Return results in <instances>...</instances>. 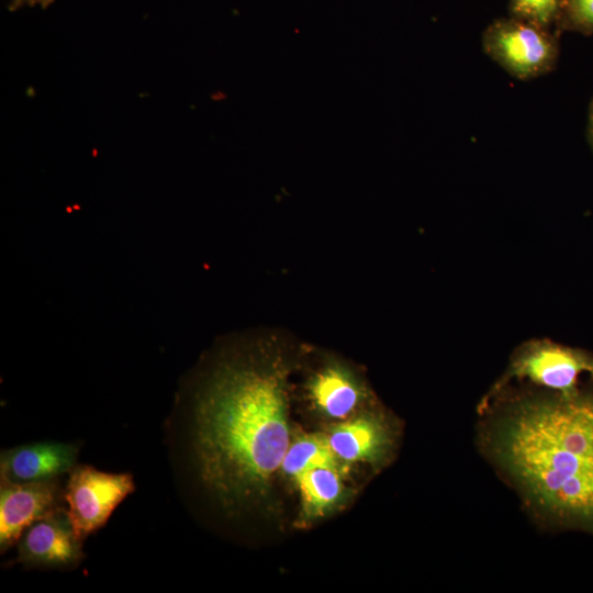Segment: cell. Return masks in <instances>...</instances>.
<instances>
[{
    "label": "cell",
    "instance_id": "5b68a950",
    "mask_svg": "<svg viewBox=\"0 0 593 593\" xmlns=\"http://www.w3.org/2000/svg\"><path fill=\"white\" fill-rule=\"evenodd\" d=\"M64 490L66 514L83 541L105 525L114 510L135 490L130 473H113L91 466H75Z\"/></svg>",
    "mask_w": 593,
    "mask_h": 593
},
{
    "label": "cell",
    "instance_id": "5bb4252c",
    "mask_svg": "<svg viewBox=\"0 0 593 593\" xmlns=\"http://www.w3.org/2000/svg\"><path fill=\"white\" fill-rule=\"evenodd\" d=\"M593 35V0H562L555 32Z\"/></svg>",
    "mask_w": 593,
    "mask_h": 593
},
{
    "label": "cell",
    "instance_id": "7a4b0ae2",
    "mask_svg": "<svg viewBox=\"0 0 593 593\" xmlns=\"http://www.w3.org/2000/svg\"><path fill=\"white\" fill-rule=\"evenodd\" d=\"M481 440L536 514L593 534V385L513 396Z\"/></svg>",
    "mask_w": 593,
    "mask_h": 593
},
{
    "label": "cell",
    "instance_id": "8992f818",
    "mask_svg": "<svg viewBox=\"0 0 593 593\" xmlns=\"http://www.w3.org/2000/svg\"><path fill=\"white\" fill-rule=\"evenodd\" d=\"M64 492L57 479L10 483L0 488V550L16 545L36 521L58 510Z\"/></svg>",
    "mask_w": 593,
    "mask_h": 593
},
{
    "label": "cell",
    "instance_id": "9a60e30c",
    "mask_svg": "<svg viewBox=\"0 0 593 593\" xmlns=\"http://www.w3.org/2000/svg\"><path fill=\"white\" fill-rule=\"evenodd\" d=\"M55 0H12L10 3V10L14 11L21 7L27 5H41L43 9L49 7Z\"/></svg>",
    "mask_w": 593,
    "mask_h": 593
},
{
    "label": "cell",
    "instance_id": "8fae6325",
    "mask_svg": "<svg viewBox=\"0 0 593 593\" xmlns=\"http://www.w3.org/2000/svg\"><path fill=\"white\" fill-rule=\"evenodd\" d=\"M305 511L322 514L338 502L343 493L338 470L331 468L309 469L296 477Z\"/></svg>",
    "mask_w": 593,
    "mask_h": 593
},
{
    "label": "cell",
    "instance_id": "ba28073f",
    "mask_svg": "<svg viewBox=\"0 0 593 593\" xmlns=\"http://www.w3.org/2000/svg\"><path fill=\"white\" fill-rule=\"evenodd\" d=\"M79 448L75 444L41 441L1 451V482L25 483L54 480L76 466Z\"/></svg>",
    "mask_w": 593,
    "mask_h": 593
},
{
    "label": "cell",
    "instance_id": "9c48e42d",
    "mask_svg": "<svg viewBox=\"0 0 593 593\" xmlns=\"http://www.w3.org/2000/svg\"><path fill=\"white\" fill-rule=\"evenodd\" d=\"M327 438L339 459L371 462L385 459L394 439L385 418L373 413L339 424Z\"/></svg>",
    "mask_w": 593,
    "mask_h": 593
},
{
    "label": "cell",
    "instance_id": "52a82bcc",
    "mask_svg": "<svg viewBox=\"0 0 593 593\" xmlns=\"http://www.w3.org/2000/svg\"><path fill=\"white\" fill-rule=\"evenodd\" d=\"M81 547L82 541L76 536L66 510L59 507L23 533L15 561L37 568L74 567L83 557Z\"/></svg>",
    "mask_w": 593,
    "mask_h": 593
},
{
    "label": "cell",
    "instance_id": "277c9868",
    "mask_svg": "<svg viewBox=\"0 0 593 593\" xmlns=\"http://www.w3.org/2000/svg\"><path fill=\"white\" fill-rule=\"evenodd\" d=\"M481 43L493 61L524 81L551 72L559 59L558 33L512 16L493 20Z\"/></svg>",
    "mask_w": 593,
    "mask_h": 593
},
{
    "label": "cell",
    "instance_id": "7c38bea8",
    "mask_svg": "<svg viewBox=\"0 0 593 593\" xmlns=\"http://www.w3.org/2000/svg\"><path fill=\"white\" fill-rule=\"evenodd\" d=\"M338 457L334 452L328 438L323 435L304 436L291 444L283 457L281 468L286 474L298 477L313 468H331L337 470Z\"/></svg>",
    "mask_w": 593,
    "mask_h": 593
},
{
    "label": "cell",
    "instance_id": "2e32d148",
    "mask_svg": "<svg viewBox=\"0 0 593 593\" xmlns=\"http://www.w3.org/2000/svg\"><path fill=\"white\" fill-rule=\"evenodd\" d=\"M586 136L590 147L593 152V98L591 99L588 112V126H586Z\"/></svg>",
    "mask_w": 593,
    "mask_h": 593
},
{
    "label": "cell",
    "instance_id": "3957f363",
    "mask_svg": "<svg viewBox=\"0 0 593 593\" xmlns=\"http://www.w3.org/2000/svg\"><path fill=\"white\" fill-rule=\"evenodd\" d=\"M593 379V354L548 338H534L521 344L508 365L483 399L490 398L513 381H526L544 391L569 394L581 385L579 379Z\"/></svg>",
    "mask_w": 593,
    "mask_h": 593
},
{
    "label": "cell",
    "instance_id": "6da1fadb",
    "mask_svg": "<svg viewBox=\"0 0 593 593\" xmlns=\"http://www.w3.org/2000/svg\"><path fill=\"white\" fill-rule=\"evenodd\" d=\"M288 366L268 348L232 350L197 389L192 448L204 485L228 510L268 490L289 448Z\"/></svg>",
    "mask_w": 593,
    "mask_h": 593
},
{
    "label": "cell",
    "instance_id": "30bf717a",
    "mask_svg": "<svg viewBox=\"0 0 593 593\" xmlns=\"http://www.w3.org/2000/svg\"><path fill=\"white\" fill-rule=\"evenodd\" d=\"M309 393L317 409L335 418L347 416L368 396L351 370L336 361L325 363L311 378Z\"/></svg>",
    "mask_w": 593,
    "mask_h": 593
},
{
    "label": "cell",
    "instance_id": "4fadbf2b",
    "mask_svg": "<svg viewBox=\"0 0 593 593\" xmlns=\"http://www.w3.org/2000/svg\"><path fill=\"white\" fill-rule=\"evenodd\" d=\"M562 0H508L510 16L555 31Z\"/></svg>",
    "mask_w": 593,
    "mask_h": 593
}]
</instances>
